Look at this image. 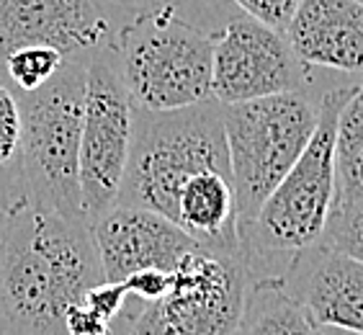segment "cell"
Returning <instances> with one entry per match:
<instances>
[{
    "mask_svg": "<svg viewBox=\"0 0 363 335\" xmlns=\"http://www.w3.org/2000/svg\"><path fill=\"white\" fill-rule=\"evenodd\" d=\"M106 281L91 224L18 199L0 224V335H65V314Z\"/></svg>",
    "mask_w": 363,
    "mask_h": 335,
    "instance_id": "1",
    "label": "cell"
},
{
    "mask_svg": "<svg viewBox=\"0 0 363 335\" xmlns=\"http://www.w3.org/2000/svg\"><path fill=\"white\" fill-rule=\"evenodd\" d=\"M211 170L230 173L219 101L206 98L175 111H142L134 106L132 150L116 207L150 209L173 222L183 186Z\"/></svg>",
    "mask_w": 363,
    "mask_h": 335,
    "instance_id": "2",
    "label": "cell"
},
{
    "mask_svg": "<svg viewBox=\"0 0 363 335\" xmlns=\"http://www.w3.org/2000/svg\"><path fill=\"white\" fill-rule=\"evenodd\" d=\"M111 49L129 98L142 111H175L211 98L214 42L175 8L121 23Z\"/></svg>",
    "mask_w": 363,
    "mask_h": 335,
    "instance_id": "3",
    "label": "cell"
},
{
    "mask_svg": "<svg viewBox=\"0 0 363 335\" xmlns=\"http://www.w3.org/2000/svg\"><path fill=\"white\" fill-rule=\"evenodd\" d=\"M85 72L88 60H67L44 88L16 93L26 196L77 222H88L80 196Z\"/></svg>",
    "mask_w": 363,
    "mask_h": 335,
    "instance_id": "4",
    "label": "cell"
},
{
    "mask_svg": "<svg viewBox=\"0 0 363 335\" xmlns=\"http://www.w3.org/2000/svg\"><path fill=\"white\" fill-rule=\"evenodd\" d=\"M356 85L333 88L317 104V126L309 145L299 155L268 199L260 204L250 230L242 238V253L252 258L296 256L317 245L335 209V126L342 104Z\"/></svg>",
    "mask_w": 363,
    "mask_h": 335,
    "instance_id": "5",
    "label": "cell"
},
{
    "mask_svg": "<svg viewBox=\"0 0 363 335\" xmlns=\"http://www.w3.org/2000/svg\"><path fill=\"white\" fill-rule=\"evenodd\" d=\"M242 243L260 204L299 160L317 126V104L299 91L222 106Z\"/></svg>",
    "mask_w": 363,
    "mask_h": 335,
    "instance_id": "6",
    "label": "cell"
},
{
    "mask_svg": "<svg viewBox=\"0 0 363 335\" xmlns=\"http://www.w3.org/2000/svg\"><path fill=\"white\" fill-rule=\"evenodd\" d=\"M250 271L242 251L196 248L175 265L160 300L137 302L126 335H238Z\"/></svg>",
    "mask_w": 363,
    "mask_h": 335,
    "instance_id": "7",
    "label": "cell"
},
{
    "mask_svg": "<svg viewBox=\"0 0 363 335\" xmlns=\"http://www.w3.org/2000/svg\"><path fill=\"white\" fill-rule=\"evenodd\" d=\"M134 104L111 44L88 60L80 129V196L88 222L116 207L132 150Z\"/></svg>",
    "mask_w": 363,
    "mask_h": 335,
    "instance_id": "8",
    "label": "cell"
},
{
    "mask_svg": "<svg viewBox=\"0 0 363 335\" xmlns=\"http://www.w3.org/2000/svg\"><path fill=\"white\" fill-rule=\"evenodd\" d=\"M211 98L222 106L294 93L307 75V65L294 55L286 36L247 16L211 34Z\"/></svg>",
    "mask_w": 363,
    "mask_h": 335,
    "instance_id": "9",
    "label": "cell"
},
{
    "mask_svg": "<svg viewBox=\"0 0 363 335\" xmlns=\"http://www.w3.org/2000/svg\"><path fill=\"white\" fill-rule=\"evenodd\" d=\"M119 21L104 0H0V62L8 52L47 44L67 60H91Z\"/></svg>",
    "mask_w": 363,
    "mask_h": 335,
    "instance_id": "10",
    "label": "cell"
},
{
    "mask_svg": "<svg viewBox=\"0 0 363 335\" xmlns=\"http://www.w3.org/2000/svg\"><path fill=\"white\" fill-rule=\"evenodd\" d=\"M91 235L106 281H124L147 268L175 271L189 253L201 248L178 224L137 207L108 209L91 222Z\"/></svg>",
    "mask_w": 363,
    "mask_h": 335,
    "instance_id": "11",
    "label": "cell"
},
{
    "mask_svg": "<svg viewBox=\"0 0 363 335\" xmlns=\"http://www.w3.org/2000/svg\"><path fill=\"white\" fill-rule=\"evenodd\" d=\"M284 281L320 328L363 335V260L317 243L291 256Z\"/></svg>",
    "mask_w": 363,
    "mask_h": 335,
    "instance_id": "12",
    "label": "cell"
},
{
    "mask_svg": "<svg viewBox=\"0 0 363 335\" xmlns=\"http://www.w3.org/2000/svg\"><path fill=\"white\" fill-rule=\"evenodd\" d=\"M284 36L304 65L363 72L361 0H301Z\"/></svg>",
    "mask_w": 363,
    "mask_h": 335,
    "instance_id": "13",
    "label": "cell"
},
{
    "mask_svg": "<svg viewBox=\"0 0 363 335\" xmlns=\"http://www.w3.org/2000/svg\"><path fill=\"white\" fill-rule=\"evenodd\" d=\"M238 335H322V328L294 300L284 276H260L247 284Z\"/></svg>",
    "mask_w": 363,
    "mask_h": 335,
    "instance_id": "14",
    "label": "cell"
},
{
    "mask_svg": "<svg viewBox=\"0 0 363 335\" xmlns=\"http://www.w3.org/2000/svg\"><path fill=\"white\" fill-rule=\"evenodd\" d=\"M335 207L363 199V83L353 88L335 126Z\"/></svg>",
    "mask_w": 363,
    "mask_h": 335,
    "instance_id": "15",
    "label": "cell"
},
{
    "mask_svg": "<svg viewBox=\"0 0 363 335\" xmlns=\"http://www.w3.org/2000/svg\"><path fill=\"white\" fill-rule=\"evenodd\" d=\"M26 196L21 163V116L16 93L0 80V214Z\"/></svg>",
    "mask_w": 363,
    "mask_h": 335,
    "instance_id": "16",
    "label": "cell"
},
{
    "mask_svg": "<svg viewBox=\"0 0 363 335\" xmlns=\"http://www.w3.org/2000/svg\"><path fill=\"white\" fill-rule=\"evenodd\" d=\"M67 57L47 44H28L8 52L0 62V80L13 93H34L62 70Z\"/></svg>",
    "mask_w": 363,
    "mask_h": 335,
    "instance_id": "17",
    "label": "cell"
},
{
    "mask_svg": "<svg viewBox=\"0 0 363 335\" xmlns=\"http://www.w3.org/2000/svg\"><path fill=\"white\" fill-rule=\"evenodd\" d=\"M320 243L345 253L350 258L363 260V199L340 204L333 209L328 230H325Z\"/></svg>",
    "mask_w": 363,
    "mask_h": 335,
    "instance_id": "18",
    "label": "cell"
},
{
    "mask_svg": "<svg viewBox=\"0 0 363 335\" xmlns=\"http://www.w3.org/2000/svg\"><path fill=\"white\" fill-rule=\"evenodd\" d=\"M83 304L93 309L98 317H104L106 322L116 325L129 309V294H126L121 281H101L85 292Z\"/></svg>",
    "mask_w": 363,
    "mask_h": 335,
    "instance_id": "19",
    "label": "cell"
},
{
    "mask_svg": "<svg viewBox=\"0 0 363 335\" xmlns=\"http://www.w3.org/2000/svg\"><path fill=\"white\" fill-rule=\"evenodd\" d=\"M235 6H240L247 13V18L263 23V26L286 34L289 23H291L296 8L301 0H232Z\"/></svg>",
    "mask_w": 363,
    "mask_h": 335,
    "instance_id": "20",
    "label": "cell"
},
{
    "mask_svg": "<svg viewBox=\"0 0 363 335\" xmlns=\"http://www.w3.org/2000/svg\"><path fill=\"white\" fill-rule=\"evenodd\" d=\"M170 279H173V271L147 268V271H137V273H132V276H126L121 284H124L126 294H129L132 300L155 302L170 289Z\"/></svg>",
    "mask_w": 363,
    "mask_h": 335,
    "instance_id": "21",
    "label": "cell"
},
{
    "mask_svg": "<svg viewBox=\"0 0 363 335\" xmlns=\"http://www.w3.org/2000/svg\"><path fill=\"white\" fill-rule=\"evenodd\" d=\"M124 320V317H121ZM121 320L116 325L106 322L104 317H98L93 309H88L80 302V304H72L65 314V335H113L119 330Z\"/></svg>",
    "mask_w": 363,
    "mask_h": 335,
    "instance_id": "22",
    "label": "cell"
},
{
    "mask_svg": "<svg viewBox=\"0 0 363 335\" xmlns=\"http://www.w3.org/2000/svg\"><path fill=\"white\" fill-rule=\"evenodd\" d=\"M104 6L111 11V16L121 23L140 13H150V11H160V8H175L178 0H104Z\"/></svg>",
    "mask_w": 363,
    "mask_h": 335,
    "instance_id": "23",
    "label": "cell"
},
{
    "mask_svg": "<svg viewBox=\"0 0 363 335\" xmlns=\"http://www.w3.org/2000/svg\"><path fill=\"white\" fill-rule=\"evenodd\" d=\"M126 322H129V309H126V314H124V320H121V325H119V330L113 335H126Z\"/></svg>",
    "mask_w": 363,
    "mask_h": 335,
    "instance_id": "24",
    "label": "cell"
},
{
    "mask_svg": "<svg viewBox=\"0 0 363 335\" xmlns=\"http://www.w3.org/2000/svg\"><path fill=\"white\" fill-rule=\"evenodd\" d=\"M361 3H363V0H361Z\"/></svg>",
    "mask_w": 363,
    "mask_h": 335,
    "instance_id": "25",
    "label": "cell"
}]
</instances>
